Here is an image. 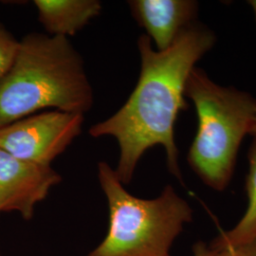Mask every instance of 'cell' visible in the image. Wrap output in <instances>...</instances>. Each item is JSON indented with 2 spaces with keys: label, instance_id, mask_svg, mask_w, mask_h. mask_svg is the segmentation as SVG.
<instances>
[{
  "label": "cell",
  "instance_id": "1",
  "mask_svg": "<svg viewBox=\"0 0 256 256\" xmlns=\"http://www.w3.org/2000/svg\"><path fill=\"white\" fill-rule=\"evenodd\" d=\"M216 36L210 28L196 22L183 30L174 44L156 50L146 34L138 37L140 72L128 101L115 114L92 126V137L111 136L120 147L115 173L128 184L148 149L164 148L169 172L182 182L174 124L180 112L188 110L185 88L196 64L214 48Z\"/></svg>",
  "mask_w": 256,
  "mask_h": 256
},
{
  "label": "cell",
  "instance_id": "2",
  "mask_svg": "<svg viewBox=\"0 0 256 256\" xmlns=\"http://www.w3.org/2000/svg\"><path fill=\"white\" fill-rule=\"evenodd\" d=\"M93 101L82 57L68 38L30 34L0 77V128L46 108L84 114Z\"/></svg>",
  "mask_w": 256,
  "mask_h": 256
},
{
  "label": "cell",
  "instance_id": "3",
  "mask_svg": "<svg viewBox=\"0 0 256 256\" xmlns=\"http://www.w3.org/2000/svg\"><path fill=\"white\" fill-rule=\"evenodd\" d=\"M185 97L194 102L198 120L188 164L202 182L222 192L234 173L243 138L250 134L256 99L248 92L214 82L196 66L188 77Z\"/></svg>",
  "mask_w": 256,
  "mask_h": 256
},
{
  "label": "cell",
  "instance_id": "4",
  "mask_svg": "<svg viewBox=\"0 0 256 256\" xmlns=\"http://www.w3.org/2000/svg\"><path fill=\"white\" fill-rule=\"evenodd\" d=\"M98 176L108 203L110 227L88 256H170L176 238L192 221L190 204L171 185L156 198H137L104 162L98 164Z\"/></svg>",
  "mask_w": 256,
  "mask_h": 256
},
{
  "label": "cell",
  "instance_id": "5",
  "mask_svg": "<svg viewBox=\"0 0 256 256\" xmlns=\"http://www.w3.org/2000/svg\"><path fill=\"white\" fill-rule=\"evenodd\" d=\"M84 114L44 111L0 128V149L38 164L52 162L82 131Z\"/></svg>",
  "mask_w": 256,
  "mask_h": 256
},
{
  "label": "cell",
  "instance_id": "6",
  "mask_svg": "<svg viewBox=\"0 0 256 256\" xmlns=\"http://www.w3.org/2000/svg\"><path fill=\"white\" fill-rule=\"evenodd\" d=\"M61 176L50 165L30 162L0 149V212H18L32 218Z\"/></svg>",
  "mask_w": 256,
  "mask_h": 256
},
{
  "label": "cell",
  "instance_id": "7",
  "mask_svg": "<svg viewBox=\"0 0 256 256\" xmlns=\"http://www.w3.org/2000/svg\"><path fill=\"white\" fill-rule=\"evenodd\" d=\"M131 12L156 50L174 44L183 30L196 22L200 5L194 0H132Z\"/></svg>",
  "mask_w": 256,
  "mask_h": 256
},
{
  "label": "cell",
  "instance_id": "8",
  "mask_svg": "<svg viewBox=\"0 0 256 256\" xmlns=\"http://www.w3.org/2000/svg\"><path fill=\"white\" fill-rule=\"evenodd\" d=\"M38 19L48 36H72L100 14L97 0H36Z\"/></svg>",
  "mask_w": 256,
  "mask_h": 256
},
{
  "label": "cell",
  "instance_id": "9",
  "mask_svg": "<svg viewBox=\"0 0 256 256\" xmlns=\"http://www.w3.org/2000/svg\"><path fill=\"white\" fill-rule=\"evenodd\" d=\"M248 172L246 180L248 206L238 224L227 232H220L212 240L210 247L218 252L234 247L256 236V140L252 142L248 152Z\"/></svg>",
  "mask_w": 256,
  "mask_h": 256
},
{
  "label": "cell",
  "instance_id": "10",
  "mask_svg": "<svg viewBox=\"0 0 256 256\" xmlns=\"http://www.w3.org/2000/svg\"><path fill=\"white\" fill-rule=\"evenodd\" d=\"M18 45L19 41L0 22V77L9 70Z\"/></svg>",
  "mask_w": 256,
  "mask_h": 256
},
{
  "label": "cell",
  "instance_id": "11",
  "mask_svg": "<svg viewBox=\"0 0 256 256\" xmlns=\"http://www.w3.org/2000/svg\"><path fill=\"white\" fill-rule=\"evenodd\" d=\"M218 256H256V236L234 247L216 252Z\"/></svg>",
  "mask_w": 256,
  "mask_h": 256
},
{
  "label": "cell",
  "instance_id": "12",
  "mask_svg": "<svg viewBox=\"0 0 256 256\" xmlns=\"http://www.w3.org/2000/svg\"><path fill=\"white\" fill-rule=\"evenodd\" d=\"M192 256H218L216 252L204 242H198L192 248Z\"/></svg>",
  "mask_w": 256,
  "mask_h": 256
},
{
  "label": "cell",
  "instance_id": "13",
  "mask_svg": "<svg viewBox=\"0 0 256 256\" xmlns=\"http://www.w3.org/2000/svg\"><path fill=\"white\" fill-rule=\"evenodd\" d=\"M248 135H252L254 137V140H256V112L254 120H252V126H250V134Z\"/></svg>",
  "mask_w": 256,
  "mask_h": 256
},
{
  "label": "cell",
  "instance_id": "14",
  "mask_svg": "<svg viewBox=\"0 0 256 256\" xmlns=\"http://www.w3.org/2000/svg\"><path fill=\"white\" fill-rule=\"evenodd\" d=\"M248 3V5L252 7V9L254 14V18H256V0H250Z\"/></svg>",
  "mask_w": 256,
  "mask_h": 256
}]
</instances>
